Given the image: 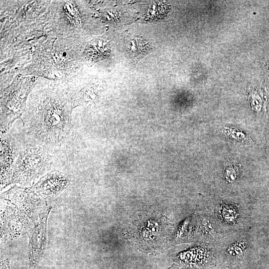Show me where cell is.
Wrapping results in <instances>:
<instances>
[{
	"mask_svg": "<svg viewBox=\"0 0 269 269\" xmlns=\"http://www.w3.org/2000/svg\"><path fill=\"white\" fill-rule=\"evenodd\" d=\"M34 134L45 141H58L69 132L71 113L62 105L48 104L30 122Z\"/></svg>",
	"mask_w": 269,
	"mask_h": 269,
	"instance_id": "obj_2",
	"label": "cell"
},
{
	"mask_svg": "<svg viewBox=\"0 0 269 269\" xmlns=\"http://www.w3.org/2000/svg\"><path fill=\"white\" fill-rule=\"evenodd\" d=\"M50 210L51 207H48L41 213L33 227L27 234L29 239V269H34L43 257L46 244L47 220Z\"/></svg>",
	"mask_w": 269,
	"mask_h": 269,
	"instance_id": "obj_4",
	"label": "cell"
},
{
	"mask_svg": "<svg viewBox=\"0 0 269 269\" xmlns=\"http://www.w3.org/2000/svg\"><path fill=\"white\" fill-rule=\"evenodd\" d=\"M15 145L9 135L1 134L0 182L1 189L11 184L15 157Z\"/></svg>",
	"mask_w": 269,
	"mask_h": 269,
	"instance_id": "obj_5",
	"label": "cell"
},
{
	"mask_svg": "<svg viewBox=\"0 0 269 269\" xmlns=\"http://www.w3.org/2000/svg\"><path fill=\"white\" fill-rule=\"evenodd\" d=\"M160 220H147L146 223L141 222L139 224L135 225L134 231H133L134 242H137L139 246H155L159 243L161 237L160 233L162 230V224Z\"/></svg>",
	"mask_w": 269,
	"mask_h": 269,
	"instance_id": "obj_6",
	"label": "cell"
},
{
	"mask_svg": "<svg viewBox=\"0 0 269 269\" xmlns=\"http://www.w3.org/2000/svg\"><path fill=\"white\" fill-rule=\"evenodd\" d=\"M0 269H10L8 260H5L1 263Z\"/></svg>",
	"mask_w": 269,
	"mask_h": 269,
	"instance_id": "obj_9",
	"label": "cell"
},
{
	"mask_svg": "<svg viewBox=\"0 0 269 269\" xmlns=\"http://www.w3.org/2000/svg\"><path fill=\"white\" fill-rule=\"evenodd\" d=\"M1 199V237L5 239L27 234L48 207L45 198L30 188L14 186Z\"/></svg>",
	"mask_w": 269,
	"mask_h": 269,
	"instance_id": "obj_1",
	"label": "cell"
},
{
	"mask_svg": "<svg viewBox=\"0 0 269 269\" xmlns=\"http://www.w3.org/2000/svg\"><path fill=\"white\" fill-rule=\"evenodd\" d=\"M49 166V158L41 149H25L14 164L11 183L29 185Z\"/></svg>",
	"mask_w": 269,
	"mask_h": 269,
	"instance_id": "obj_3",
	"label": "cell"
},
{
	"mask_svg": "<svg viewBox=\"0 0 269 269\" xmlns=\"http://www.w3.org/2000/svg\"><path fill=\"white\" fill-rule=\"evenodd\" d=\"M68 178L59 172H51L44 176L33 186L30 188L42 197L56 195L67 186Z\"/></svg>",
	"mask_w": 269,
	"mask_h": 269,
	"instance_id": "obj_7",
	"label": "cell"
},
{
	"mask_svg": "<svg viewBox=\"0 0 269 269\" xmlns=\"http://www.w3.org/2000/svg\"><path fill=\"white\" fill-rule=\"evenodd\" d=\"M129 50L134 56L143 54L150 49L146 41L138 37H132L129 41Z\"/></svg>",
	"mask_w": 269,
	"mask_h": 269,
	"instance_id": "obj_8",
	"label": "cell"
}]
</instances>
